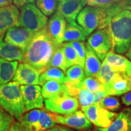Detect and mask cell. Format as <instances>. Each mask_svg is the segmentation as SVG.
I'll use <instances>...</instances> for the list:
<instances>
[{
	"label": "cell",
	"mask_w": 131,
	"mask_h": 131,
	"mask_svg": "<svg viewBox=\"0 0 131 131\" xmlns=\"http://www.w3.org/2000/svg\"><path fill=\"white\" fill-rule=\"evenodd\" d=\"M89 6L107 9L114 6H121L124 9L131 6V0H86Z\"/></svg>",
	"instance_id": "obj_26"
},
{
	"label": "cell",
	"mask_w": 131,
	"mask_h": 131,
	"mask_svg": "<svg viewBox=\"0 0 131 131\" xmlns=\"http://www.w3.org/2000/svg\"><path fill=\"white\" fill-rule=\"evenodd\" d=\"M66 77L67 83H69L78 88L85 77L83 68L78 64L70 67L66 72Z\"/></svg>",
	"instance_id": "obj_25"
},
{
	"label": "cell",
	"mask_w": 131,
	"mask_h": 131,
	"mask_svg": "<svg viewBox=\"0 0 131 131\" xmlns=\"http://www.w3.org/2000/svg\"><path fill=\"white\" fill-rule=\"evenodd\" d=\"M86 4V0H69L60 2L58 5V10L68 22L75 21L77 16Z\"/></svg>",
	"instance_id": "obj_17"
},
{
	"label": "cell",
	"mask_w": 131,
	"mask_h": 131,
	"mask_svg": "<svg viewBox=\"0 0 131 131\" xmlns=\"http://www.w3.org/2000/svg\"><path fill=\"white\" fill-rule=\"evenodd\" d=\"M56 124L53 114L40 109L39 119L35 125L34 131H45L54 127Z\"/></svg>",
	"instance_id": "obj_27"
},
{
	"label": "cell",
	"mask_w": 131,
	"mask_h": 131,
	"mask_svg": "<svg viewBox=\"0 0 131 131\" xmlns=\"http://www.w3.org/2000/svg\"><path fill=\"white\" fill-rule=\"evenodd\" d=\"M131 91V73L117 72L115 76L105 86L107 96H119Z\"/></svg>",
	"instance_id": "obj_13"
},
{
	"label": "cell",
	"mask_w": 131,
	"mask_h": 131,
	"mask_svg": "<svg viewBox=\"0 0 131 131\" xmlns=\"http://www.w3.org/2000/svg\"><path fill=\"white\" fill-rule=\"evenodd\" d=\"M45 107L47 111L58 115H68L76 112L78 107V100L70 95H61L46 99Z\"/></svg>",
	"instance_id": "obj_7"
},
{
	"label": "cell",
	"mask_w": 131,
	"mask_h": 131,
	"mask_svg": "<svg viewBox=\"0 0 131 131\" xmlns=\"http://www.w3.org/2000/svg\"><path fill=\"white\" fill-rule=\"evenodd\" d=\"M42 72L26 63L19 64L12 81L21 85L40 84V77Z\"/></svg>",
	"instance_id": "obj_12"
},
{
	"label": "cell",
	"mask_w": 131,
	"mask_h": 131,
	"mask_svg": "<svg viewBox=\"0 0 131 131\" xmlns=\"http://www.w3.org/2000/svg\"><path fill=\"white\" fill-rule=\"evenodd\" d=\"M50 67L60 69L64 72H66L67 69H68L62 45L58 46L54 51L51 60L47 66V68Z\"/></svg>",
	"instance_id": "obj_29"
},
{
	"label": "cell",
	"mask_w": 131,
	"mask_h": 131,
	"mask_svg": "<svg viewBox=\"0 0 131 131\" xmlns=\"http://www.w3.org/2000/svg\"><path fill=\"white\" fill-rule=\"evenodd\" d=\"M0 106L18 119L23 115L26 110L18 83L12 81L0 86Z\"/></svg>",
	"instance_id": "obj_2"
},
{
	"label": "cell",
	"mask_w": 131,
	"mask_h": 131,
	"mask_svg": "<svg viewBox=\"0 0 131 131\" xmlns=\"http://www.w3.org/2000/svg\"><path fill=\"white\" fill-rule=\"evenodd\" d=\"M69 1V0H60V2H64V1Z\"/></svg>",
	"instance_id": "obj_47"
},
{
	"label": "cell",
	"mask_w": 131,
	"mask_h": 131,
	"mask_svg": "<svg viewBox=\"0 0 131 131\" xmlns=\"http://www.w3.org/2000/svg\"><path fill=\"white\" fill-rule=\"evenodd\" d=\"M112 40V50L127 52L131 45V12L124 9L113 15L108 26Z\"/></svg>",
	"instance_id": "obj_1"
},
{
	"label": "cell",
	"mask_w": 131,
	"mask_h": 131,
	"mask_svg": "<svg viewBox=\"0 0 131 131\" xmlns=\"http://www.w3.org/2000/svg\"><path fill=\"white\" fill-rule=\"evenodd\" d=\"M14 119L12 115L0 106V131H8Z\"/></svg>",
	"instance_id": "obj_36"
},
{
	"label": "cell",
	"mask_w": 131,
	"mask_h": 131,
	"mask_svg": "<svg viewBox=\"0 0 131 131\" xmlns=\"http://www.w3.org/2000/svg\"><path fill=\"white\" fill-rule=\"evenodd\" d=\"M40 115V109H35L26 113L18 120L28 131H34L35 125L39 119Z\"/></svg>",
	"instance_id": "obj_28"
},
{
	"label": "cell",
	"mask_w": 131,
	"mask_h": 131,
	"mask_svg": "<svg viewBox=\"0 0 131 131\" xmlns=\"http://www.w3.org/2000/svg\"><path fill=\"white\" fill-rule=\"evenodd\" d=\"M15 6L18 8H21L24 5L29 4V3H34L35 0H14L13 1Z\"/></svg>",
	"instance_id": "obj_40"
},
{
	"label": "cell",
	"mask_w": 131,
	"mask_h": 131,
	"mask_svg": "<svg viewBox=\"0 0 131 131\" xmlns=\"http://www.w3.org/2000/svg\"><path fill=\"white\" fill-rule=\"evenodd\" d=\"M42 95L46 99H49L61 95L73 96L72 87L69 83L61 84L50 80L44 83L42 88Z\"/></svg>",
	"instance_id": "obj_15"
},
{
	"label": "cell",
	"mask_w": 131,
	"mask_h": 131,
	"mask_svg": "<svg viewBox=\"0 0 131 131\" xmlns=\"http://www.w3.org/2000/svg\"><path fill=\"white\" fill-rule=\"evenodd\" d=\"M126 10H131V6H127V7H126Z\"/></svg>",
	"instance_id": "obj_45"
},
{
	"label": "cell",
	"mask_w": 131,
	"mask_h": 131,
	"mask_svg": "<svg viewBox=\"0 0 131 131\" xmlns=\"http://www.w3.org/2000/svg\"><path fill=\"white\" fill-rule=\"evenodd\" d=\"M45 131H75L70 129L68 127H66L64 126H55L52 127V128L48 129Z\"/></svg>",
	"instance_id": "obj_42"
},
{
	"label": "cell",
	"mask_w": 131,
	"mask_h": 131,
	"mask_svg": "<svg viewBox=\"0 0 131 131\" xmlns=\"http://www.w3.org/2000/svg\"><path fill=\"white\" fill-rule=\"evenodd\" d=\"M19 15L18 9L15 6L0 8V35H4L8 29L17 26Z\"/></svg>",
	"instance_id": "obj_16"
},
{
	"label": "cell",
	"mask_w": 131,
	"mask_h": 131,
	"mask_svg": "<svg viewBox=\"0 0 131 131\" xmlns=\"http://www.w3.org/2000/svg\"><path fill=\"white\" fill-rule=\"evenodd\" d=\"M53 116L56 123L63 124L76 130H91L92 129V123L81 111H77L68 115L53 114Z\"/></svg>",
	"instance_id": "obj_9"
},
{
	"label": "cell",
	"mask_w": 131,
	"mask_h": 131,
	"mask_svg": "<svg viewBox=\"0 0 131 131\" xmlns=\"http://www.w3.org/2000/svg\"><path fill=\"white\" fill-rule=\"evenodd\" d=\"M4 35H0V58L9 61H21L24 52L10 44L3 41Z\"/></svg>",
	"instance_id": "obj_21"
},
{
	"label": "cell",
	"mask_w": 131,
	"mask_h": 131,
	"mask_svg": "<svg viewBox=\"0 0 131 131\" xmlns=\"http://www.w3.org/2000/svg\"><path fill=\"white\" fill-rule=\"evenodd\" d=\"M62 47L68 68H69L70 67L76 64L80 66V62L77 53L72 45L71 42H66L62 45Z\"/></svg>",
	"instance_id": "obj_31"
},
{
	"label": "cell",
	"mask_w": 131,
	"mask_h": 131,
	"mask_svg": "<svg viewBox=\"0 0 131 131\" xmlns=\"http://www.w3.org/2000/svg\"><path fill=\"white\" fill-rule=\"evenodd\" d=\"M18 64V61H9L0 58V86L7 84L13 79Z\"/></svg>",
	"instance_id": "obj_23"
},
{
	"label": "cell",
	"mask_w": 131,
	"mask_h": 131,
	"mask_svg": "<svg viewBox=\"0 0 131 131\" xmlns=\"http://www.w3.org/2000/svg\"><path fill=\"white\" fill-rule=\"evenodd\" d=\"M87 43L95 52L100 60H103L112 48V40L109 28L98 29L88 38Z\"/></svg>",
	"instance_id": "obj_8"
},
{
	"label": "cell",
	"mask_w": 131,
	"mask_h": 131,
	"mask_svg": "<svg viewBox=\"0 0 131 131\" xmlns=\"http://www.w3.org/2000/svg\"><path fill=\"white\" fill-rule=\"evenodd\" d=\"M117 72L115 71L112 66L104 60L96 78L105 87L114 79Z\"/></svg>",
	"instance_id": "obj_30"
},
{
	"label": "cell",
	"mask_w": 131,
	"mask_h": 131,
	"mask_svg": "<svg viewBox=\"0 0 131 131\" xmlns=\"http://www.w3.org/2000/svg\"><path fill=\"white\" fill-rule=\"evenodd\" d=\"M126 57H127V58H129V60L131 61V45L130 46V47H129V50H127L126 53Z\"/></svg>",
	"instance_id": "obj_44"
},
{
	"label": "cell",
	"mask_w": 131,
	"mask_h": 131,
	"mask_svg": "<svg viewBox=\"0 0 131 131\" xmlns=\"http://www.w3.org/2000/svg\"><path fill=\"white\" fill-rule=\"evenodd\" d=\"M8 131H28L19 122H14Z\"/></svg>",
	"instance_id": "obj_38"
},
{
	"label": "cell",
	"mask_w": 131,
	"mask_h": 131,
	"mask_svg": "<svg viewBox=\"0 0 131 131\" xmlns=\"http://www.w3.org/2000/svg\"><path fill=\"white\" fill-rule=\"evenodd\" d=\"M101 107L109 111H116L120 107V103L117 98L111 96H106L98 103Z\"/></svg>",
	"instance_id": "obj_35"
},
{
	"label": "cell",
	"mask_w": 131,
	"mask_h": 131,
	"mask_svg": "<svg viewBox=\"0 0 131 131\" xmlns=\"http://www.w3.org/2000/svg\"><path fill=\"white\" fill-rule=\"evenodd\" d=\"M36 4L41 12L46 16L52 15L58 5L57 0H36Z\"/></svg>",
	"instance_id": "obj_33"
},
{
	"label": "cell",
	"mask_w": 131,
	"mask_h": 131,
	"mask_svg": "<svg viewBox=\"0 0 131 131\" xmlns=\"http://www.w3.org/2000/svg\"><path fill=\"white\" fill-rule=\"evenodd\" d=\"M20 89L26 111L43 107L42 89L39 85H21Z\"/></svg>",
	"instance_id": "obj_11"
},
{
	"label": "cell",
	"mask_w": 131,
	"mask_h": 131,
	"mask_svg": "<svg viewBox=\"0 0 131 131\" xmlns=\"http://www.w3.org/2000/svg\"><path fill=\"white\" fill-rule=\"evenodd\" d=\"M104 60L112 66L115 72L126 73H131V61L126 57L114 53L112 50L108 52Z\"/></svg>",
	"instance_id": "obj_18"
},
{
	"label": "cell",
	"mask_w": 131,
	"mask_h": 131,
	"mask_svg": "<svg viewBox=\"0 0 131 131\" xmlns=\"http://www.w3.org/2000/svg\"><path fill=\"white\" fill-rule=\"evenodd\" d=\"M129 114H130V117L131 118V108L129 109Z\"/></svg>",
	"instance_id": "obj_46"
},
{
	"label": "cell",
	"mask_w": 131,
	"mask_h": 131,
	"mask_svg": "<svg viewBox=\"0 0 131 131\" xmlns=\"http://www.w3.org/2000/svg\"><path fill=\"white\" fill-rule=\"evenodd\" d=\"M50 80L57 81L61 84H66L67 83L64 72L60 69L53 67L47 68L41 73L40 77V85H43L46 82Z\"/></svg>",
	"instance_id": "obj_24"
},
{
	"label": "cell",
	"mask_w": 131,
	"mask_h": 131,
	"mask_svg": "<svg viewBox=\"0 0 131 131\" xmlns=\"http://www.w3.org/2000/svg\"><path fill=\"white\" fill-rule=\"evenodd\" d=\"M77 96L78 98V103H80L82 108L86 107L94 103V93L88 90L80 89L78 92Z\"/></svg>",
	"instance_id": "obj_34"
},
{
	"label": "cell",
	"mask_w": 131,
	"mask_h": 131,
	"mask_svg": "<svg viewBox=\"0 0 131 131\" xmlns=\"http://www.w3.org/2000/svg\"><path fill=\"white\" fill-rule=\"evenodd\" d=\"M82 111L90 122L100 128L109 126L118 115L102 107L99 103L82 108Z\"/></svg>",
	"instance_id": "obj_6"
},
{
	"label": "cell",
	"mask_w": 131,
	"mask_h": 131,
	"mask_svg": "<svg viewBox=\"0 0 131 131\" xmlns=\"http://www.w3.org/2000/svg\"><path fill=\"white\" fill-rule=\"evenodd\" d=\"M86 34L81 26L75 21L68 22L63 37V42L84 41L86 38Z\"/></svg>",
	"instance_id": "obj_22"
},
{
	"label": "cell",
	"mask_w": 131,
	"mask_h": 131,
	"mask_svg": "<svg viewBox=\"0 0 131 131\" xmlns=\"http://www.w3.org/2000/svg\"><path fill=\"white\" fill-rule=\"evenodd\" d=\"M14 0H0V8L10 6Z\"/></svg>",
	"instance_id": "obj_43"
},
{
	"label": "cell",
	"mask_w": 131,
	"mask_h": 131,
	"mask_svg": "<svg viewBox=\"0 0 131 131\" xmlns=\"http://www.w3.org/2000/svg\"><path fill=\"white\" fill-rule=\"evenodd\" d=\"M72 45L77 53L78 58L80 62V66L84 68L86 55V46L83 41H72Z\"/></svg>",
	"instance_id": "obj_37"
},
{
	"label": "cell",
	"mask_w": 131,
	"mask_h": 131,
	"mask_svg": "<svg viewBox=\"0 0 131 131\" xmlns=\"http://www.w3.org/2000/svg\"><path fill=\"white\" fill-rule=\"evenodd\" d=\"M49 34L47 27H45L38 32H35L32 40L24 50L21 62L28 64L37 69L45 71L41 60V46L45 38Z\"/></svg>",
	"instance_id": "obj_5"
},
{
	"label": "cell",
	"mask_w": 131,
	"mask_h": 131,
	"mask_svg": "<svg viewBox=\"0 0 131 131\" xmlns=\"http://www.w3.org/2000/svg\"><path fill=\"white\" fill-rule=\"evenodd\" d=\"M34 34L35 32L30 29L15 26L8 29L4 40L7 43L20 49L24 52Z\"/></svg>",
	"instance_id": "obj_10"
},
{
	"label": "cell",
	"mask_w": 131,
	"mask_h": 131,
	"mask_svg": "<svg viewBox=\"0 0 131 131\" xmlns=\"http://www.w3.org/2000/svg\"><path fill=\"white\" fill-rule=\"evenodd\" d=\"M111 19L105 9L92 6H87L82 9L77 17L78 23L83 29L87 36L96 29L108 27Z\"/></svg>",
	"instance_id": "obj_3"
},
{
	"label": "cell",
	"mask_w": 131,
	"mask_h": 131,
	"mask_svg": "<svg viewBox=\"0 0 131 131\" xmlns=\"http://www.w3.org/2000/svg\"><path fill=\"white\" fill-rule=\"evenodd\" d=\"M66 28V21L60 11L57 10L49 19L47 30L50 38L55 45L60 46L63 45V37Z\"/></svg>",
	"instance_id": "obj_14"
},
{
	"label": "cell",
	"mask_w": 131,
	"mask_h": 131,
	"mask_svg": "<svg viewBox=\"0 0 131 131\" xmlns=\"http://www.w3.org/2000/svg\"><path fill=\"white\" fill-rule=\"evenodd\" d=\"M98 131H131V118L129 109L119 113L109 126L98 128Z\"/></svg>",
	"instance_id": "obj_20"
},
{
	"label": "cell",
	"mask_w": 131,
	"mask_h": 131,
	"mask_svg": "<svg viewBox=\"0 0 131 131\" xmlns=\"http://www.w3.org/2000/svg\"><path fill=\"white\" fill-rule=\"evenodd\" d=\"M86 46L84 74L88 77H96L101 68V61L97 55L88 43Z\"/></svg>",
	"instance_id": "obj_19"
},
{
	"label": "cell",
	"mask_w": 131,
	"mask_h": 131,
	"mask_svg": "<svg viewBox=\"0 0 131 131\" xmlns=\"http://www.w3.org/2000/svg\"><path fill=\"white\" fill-rule=\"evenodd\" d=\"M122 103L126 106H131V91L124 95L122 98Z\"/></svg>",
	"instance_id": "obj_41"
},
{
	"label": "cell",
	"mask_w": 131,
	"mask_h": 131,
	"mask_svg": "<svg viewBox=\"0 0 131 131\" xmlns=\"http://www.w3.org/2000/svg\"><path fill=\"white\" fill-rule=\"evenodd\" d=\"M95 95V101L94 103H98L104 99L106 96H107L105 91H98L97 92L94 93Z\"/></svg>",
	"instance_id": "obj_39"
},
{
	"label": "cell",
	"mask_w": 131,
	"mask_h": 131,
	"mask_svg": "<svg viewBox=\"0 0 131 131\" xmlns=\"http://www.w3.org/2000/svg\"><path fill=\"white\" fill-rule=\"evenodd\" d=\"M78 89L88 90L93 93L100 91H105V87L96 77L84 78L78 86Z\"/></svg>",
	"instance_id": "obj_32"
},
{
	"label": "cell",
	"mask_w": 131,
	"mask_h": 131,
	"mask_svg": "<svg viewBox=\"0 0 131 131\" xmlns=\"http://www.w3.org/2000/svg\"><path fill=\"white\" fill-rule=\"evenodd\" d=\"M47 17L34 4L24 5L20 8L17 27H23L37 32L46 27Z\"/></svg>",
	"instance_id": "obj_4"
}]
</instances>
